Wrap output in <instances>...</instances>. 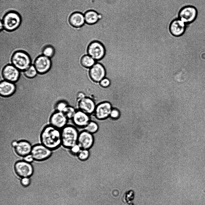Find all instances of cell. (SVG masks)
Returning a JSON list of instances; mask_svg holds the SVG:
<instances>
[{
  "mask_svg": "<svg viewBox=\"0 0 205 205\" xmlns=\"http://www.w3.org/2000/svg\"><path fill=\"white\" fill-rule=\"evenodd\" d=\"M96 63V61L88 54L84 55L81 59L82 65L86 68H91Z\"/></svg>",
  "mask_w": 205,
  "mask_h": 205,
  "instance_id": "7402d4cb",
  "label": "cell"
},
{
  "mask_svg": "<svg viewBox=\"0 0 205 205\" xmlns=\"http://www.w3.org/2000/svg\"><path fill=\"white\" fill-rule=\"evenodd\" d=\"M69 105L67 101L64 100H61L56 104V110L63 112Z\"/></svg>",
  "mask_w": 205,
  "mask_h": 205,
  "instance_id": "83f0119b",
  "label": "cell"
},
{
  "mask_svg": "<svg viewBox=\"0 0 205 205\" xmlns=\"http://www.w3.org/2000/svg\"><path fill=\"white\" fill-rule=\"evenodd\" d=\"M22 72L24 76L28 78H35L38 73L33 64H32L26 69Z\"/></svg>",
  "mask_w": 205,
  "mask_h": 205,
  "instance_id": "603a6c76",
  "label": "cell"
},
{
  "mask_svg": "<svg viewBox=\"0 0 205 205\" xmlns=\"http://www.w3.org/2000/svg\"><path fill=\"white\" fill-rule=\"evenodd\" d=\"M96 105L91 99L85 97L79 100L77 104L78 109L90 115L94 114Z\"/></svg>",
  "mask_w": 205,
  "mask_h": 205,
  "instance_id": "e0dca14e",
  "label": "cell"
},
{
  "mask_svg": "<svg viewBox=\"0 0 205 205\" xmlns=\"http://www.w3.org/2000/svg\"><path fill=\"white\" fill-rule=\"evenodd\" d=\"M71 119L75 126L83 128L91 121L89 115L78 109L76 110Z\"/></svg>",
  "mask_w": 205,
  "mask_h": 205,
  "instance_id": "ac0fdd59",
  "label": "cell"
},
{
  "mask_svg": "<svg viewBox=\"0 0 205 205\" xmlns=\"http://www.w3.org/2000/svg\"><path fill=\"white\" fill-rule=\"evenodd\" d=\"M105 52V50L104 45L101 42L98 41H92L88 47V54L96 61L102 59L104 57Z\"/></svg>",
  "mask_w": 205,
  "mask_h": 205,
  "instance_id": "52a82bcc",
  "label": "cell"
},
{
  "mask_svg": "<svg viewBox=\"0 0 205 205\" xmlns=\"http://www.w3.org/2000/svg\"><path fill=\"white\" fill-rule=\"evenodd\" d=\"M41 143L52 151L62 145L61 130L49 124L46 126L40 135Z\"/></svg>",
  "mask_w": 205,
  "mask_h": 205,
  "instance_id": "6da1fadb",
  "label": "cell"
},
{
  "mask_svg": "<svg viewBox=\"0 0 205 205\" xmlns=\"http://www.w3.org/2000/svg\"><path fill=\"white\" fill-rule=\"evenodd\" d=\"M186 24L179 18H176L170 23L169 29L170 33L175 37L182 35L185 32Z\"/></svg>",
  "mask_w": 205,
  "mask_h": 205,
  "instance_id": "2e32d148",
  "label": "cell"
},
{
  "mask_svg": "<svg viewBox=\"0 0 205 205\" xmlns=\"http://www.w3.org/2000/svg\"><path fill=\"white\" fill-rule=\"evenodd\" d=\"M81 149L80 146L77 143L72 146L69 149L71 153L74 155H77Z\"/></svg>",
  "mask_w": 205,
  "mask_h": 205,
  "instance_id": "4dcf8cb0",
  "label": "cell"
},
{
  "mask_svg": "<svg viewBox=\"0 0 205 205\" xmlns=\"http://www.w3.org/2000/svg\"><path fill=\"white\" fill-rule=\"evenodd\" d=\"M15 83L5 80L1 81L0 83V94L1 96L8 97L12 95L16 90Z\"/></svg>",
  "mask_w": 205,
  "mask_h": 205,
  "instance_id": "d6986e66",
  "label": "cell"
},
{
  "mask_svg": "<svg viewBox=\"0 0 205 205\" xmlns=\"http://www.w3.org/2000/svg\"><path fill=\"white\" fill-rule=\"evenodd\" d=\"M99 129V126L95 121H90L84 128V130L92 134L96 133Z\"/></svg>",
  "mask_w": 205,
  "mask_h": 205,
  "instance_id": "cb8c5ba5",
  "label": "cell"
},
{
  "mask_svg": "<svg viewBox=\"0 0 205 205\" xmlns=\"http://www.w3.org/2000/svg\"><path fill=\"white\" fill-rule=\"evenodd\" d=\"M52 151L41 143L33 145L31 154L34 161L41 162L49 159L52 154Z\"/></svg>",
  "mask_w": 205,
  "mask_h": 205,
  "instance_id": "5b68a950",
  "label": "cell"
},
{
  "mask_svg": "<svg viewBox=\"0 0 205 205\" xmlns=\"http://www.w3.org/2000/svg\"><path fill=\"white\" fill-rule=\"evenodd\" d=\"M99 83L102 87H107L110 85V81L108 78L105 77L99 82Z\"/></svg>",
  "mask_w": 205,
  "mask_h": 205,
  "instance_id": "1f68e13d",
  "label": "cell"
},
{
  "mask_svg": "<svg viewBox=\"0 0 205 205\" xmlns=\"http://www.w3.org/2000/svg\"><path fill=\"white\" fill-rule=\"evenodd\" d=\"M14 169L17 175L21 178L30 177L34 172V168L32 163L23 160L17 161L14 165Z\"/></svg>",
  "mask_w": 205,
  "mask_h": 205,
  "instance_id": "8992f818",
  "label": "cell"
},
{
  "mask_svg": "<svg viewBox=\"0 0 205 205\" xmlns=\"http://www.w3.org/2000/svg\"><path fill=\"white\" fill-rule=\"evenodd\" d=\"M77 156L78 158L82 161H85L87 160L90 156L89 150L81 149Z\"/></svg>",
  "mask_w": 205,
  "mask_h": 205,
  "instance_id": "484cf974",
  "label": "cell"
},
{
  "mask_svg": "<svg viewBox=\"0 0 205 205\" xmlns=\"http://www.w3.org/2000/svg\"><path fill=\"white\" fill-rule=\"evenodd\" d=\"M85 23L93 25L97 23L102 17L101 14L94 10H89L84 14Z\"/></svg>",
  "mask_w": 205,
  "mask_h": 205,
  "instance_id": "44dd1931",
  "label": "cell"
},
{
  "mask_svg": "<svg viewBox=\"0 0 205 205\" xmlns=\"http://www.w3.org/2000/svg\"><path fill=\"white\" fill-rule=\"evenodd\" d=\"M68 21L72 27L76 29L81 28L85 23L84 14L78 11L74 12L70 15Z\"/></svg>",
  "mask_w": 205,
  "mask_h": 205,
  "instance_id": "ffe728a7",
  "label": "cell"
},
{
  "mask_svg": "<svg viewBox=\"0 0 205 205\" xmlns=\"http://www.w3.org/2000/svg\"><path fill=\"white\" fill-rule=\"evenodd\" d=\"M21 17L17 12L10 11L6 14L4 17L2 24L7 31H11L17 29L21 23Z\"/></svg>",
  "mask_w": 205,
  "mask_h": 205,
  "instance_id": "277c9868",
  "label": "cell"
},
{
  "mask_svg": "<svg viewBox=\"0 0 205 205\" xmlns=\"http://www.w3.org/2000/svg\"><path fill=\"white\" fill-rule=\"evenodd\" d=\"M20 182L21 186L24 188H27L30 185L31 179L30 177H23L21 178Z\"/></svg>",
  "mask_w": 205,
  "mask_h": 205,
  "instance_id": "f546056e",
  "label": "cell"
},
{
  "mask_svg": "<svg viewBox=\"0 0 205 205\" xmlns=\"http://www.w3.org/2000/svg\"><path fill=\"white\" fill-rule=\"evenodd\" d=\"M20 72L12 64H9L2 68V74L4 80L15 83L20 78Z\"/></svg>",
  "mask_w": 205,
  "mask_h": 205,
  "instance_id": "9c48e42d",
  "label": "cell"
},
{
  "mask_svg": "<svg viewBox=\"0 0 205 205\" xmlns=\"http://www.w3.org/2000/svg\"><path fill=\"white\" fill-rule=\"evenodd\" d=\"M120 111L118 109L113 107L111 111L109 117L113 119H117L120 117Z\"/></svg>",
  "mask_w": 205,
  "mask_h": 205,
  "instance_id": "f1b7e54d",
  "label": "cell"
},
{
  "mask_svg": "<svg viewBox=\"0 0 205 205\" xmlns=\"http://www.w3.org/2000/svg\"><path fill=\"white\" fill-rule=\"evenodd\" d=\"M94 142L93 134L84 130L79 133L77 143L82 149L89 150L93 146Z\"/></svg>",
  "mask_w": 205,
  "mask_h": 205,
  "instance_id": "4fadbf2b",
  "label": "cell"
},
{
  "mask_svg": "<svg viewBox=\"0 0 205 205\" xmlns=\"http://www.w3.org/2000/svg\"><path fill=\"white\" fill-rule=\"evenodd\" d=\"M76 110L73 106L69 105L63 112L68 119L72 118Z\"/></svg>",
  "mask_w": 205,
  "mask_h": 205,
  "instance_id": "4316f807",
  "label": "cell"
},
{
  "mask_svg": "<svg viewBox=\"0 0 205 205\" xmlns=\"http://www.w3.org/2000/svg\"><path fill=\"white\" fill-rule=\"evenodd\" d=\"M106 70L103 65L96 62L89 70L90 76L94 81L99 82L105 77Z\"/></svg>",
  "mask_w": 205,
  "mask_h": 205,
  "instance_id": "9a60e30c",
  "label": "cell"
},
{
  "mask_svg": "<svg viewBox=\"0 0 205 205\" xmlns=\"http://www.w3.org/2000/svg\"><path fill=\"white\" fill-rule=\"evenodd\" d=\"M68 120L63 112L56 110L52 114L50 117V124L61 130L67 125Z\"/></svg>",
  "mask_w": 205,
  "mask_h": 205,
  "instance_id": "7c38bea8",
  "label": "cell"
},
{
  "mask_svg": "<svg viewBox=\"0 0 205 205\" xmlns=\"http://www.w3.org/2000/svg\"><path fill=\"white\" fill-rule=\"evenodd\" d=\"M33 65L38 74H44L50 69L52 66V61L50 58L41 55L35 59Z\"/></svg>",
  "mask_w": 205,
  "mask_h": 205,
  "instance_id": "8fae6325",
  "label": "cell"
},
{
  "mask_svg": "<svg viewBox=\"0 0 205 205\" xmlns=\"http://www.w3.org/2000/svg\"><path fill=\"white\" fill-rule=\"evenodd\" d=\"M55 53V48L50 45L45 46L42 51V55L50 58H52Z\"/></svg>",
  "mask_w": 205,
  "mask_h": 205,
  "instance_id": "d4e9b609",
  "label": "cell"
},
{
  "mask_svg": "<svg viewBox=\"0 0 205 205\" xmlns=\"http://www.w3.org/2000/svg\"><path fill=\"white\" fill-rule=\"evenodd\" d=\"M23 159L25 161L31 163L34 161L33 158L31 154L24 157Z\"/></svg>",
  "mask_w": 205,
  "mask_h": 205,
  "instance_id": "d6a6232c",
  "label": "cell"
},
{
  "mask_svg": "<svg viewBox=\"0 0 205 205\" xmlns=\"http://www.w3.org/2000/svg\"><path fill=\"white\" fill-rule=\"evenodd\" d=\"M11 64L20 71H23L32 64V59L26 52L17 50L14 52L11 57Z\"/></svg>",
  "mask_w": 205,
  "mask_h": 205,
  "instance_id": "3957f363",
  "label": "cell"
},
{
  "mask_svg": "<svg viewBox=\"0 0 205 205\" xmlns=\"http://www.w3.org/2000/svg\"><path fill=\"white\" fill-rule=\"evenodd\" d=\"M113 108V106L110 102L108 101L102 102L96 105L93 114L98 120H105L109 117Z\"/></svg>",
  "mask_w": 205,
  "mask_h": 205,
  "instance_id": "30bf717a",
  "label": "cell"
},
{
  "mask_svg": "<svg viewBox=\"0 0 205 205\" xmlns=\"http://www.w3.org/2000/svg\"><path fill=\"white\" fill-rule=\"evenodd\" d=\"M197 14V9L194 6L188 5L183 7L179 10L178 18L186 24L193 22Z\"/></svg>",
  "mask_w": 205,
  "mask_h": 205,
  "instance_id": "ba28073f",
  "label": "cell"
},
{
  "mask_svg": "<svg viewBox=\"0 0 205 205\" xmlns=\"http://www.w3.org/2000/svg\"><path fill=\"white\" fill-rule=\"evenodd\" d=\"M32 146L29 141L22 139L17 141L13 148L17 155L24 158L31 154Z\"/></svg>",
  "mask_w": 205,
  "mask_h": 205,
  "instance_id": "5bb4252c",
  "label": "cell"
},
{
  "mask_svg": "<svg viewBox=\"0 0 205 205\" xmlns=\"http://www.w3.org/2000/svg\"><path fill=\"white\" fill-rule=\"evenodd\" d=\"M62 145L70 149L77 143L79 132L74 126L67 125L61 130Z\"/></svg>",
  "mask_w": 205,
  "mask_h": 205,
  "instance_id": "7a4b0ae2",
  "label": "cell"
},
{
  "mask_svg": "<svg viewBox=\"0 0 205 205\" xmlns=\"http://www.w3.org/2000/svg\"><path fill=\"white\" fill-rule=\"evenodd\" d=\"M204 192L205 193V191H204Z\"/></svg>",
  "mask_w": 205,
  "mask_h": 205,
  "instance_id": "836d02e7",
  "label": "cell"
}]
</instances>
